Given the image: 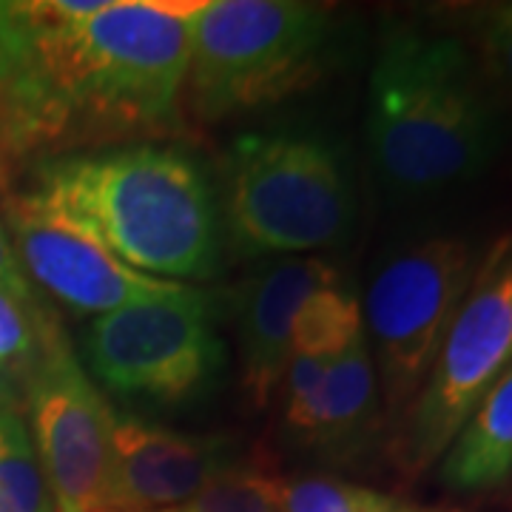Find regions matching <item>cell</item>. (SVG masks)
Instances as JSON below:
<instances>
[{
  "instance_id": "cell-2",
  "label": "cell",
  "mask_w": 512,
  "mask_h": 512,
  "mask_svg": "<svg viewBox=\"0 0 512 512\" xmlns=\"http://www.w3.org/2000/svg\"><path fill=\"white\" fill-rule=\"evenodd\" d=\"M504 123L476 55L453 35L393 26L367 89V151L396 200H427L478 180Z\"/></svg>"
},
{
  "instance_id": "cell-5",
  "label": "cell",
  "mask_w": 512,
  "mask_h": 512,
  "mask_svg": "<svg viewBox=\"0 0 512 512\" xmlns=\"http://www.w3.org/2000/svg\"><path fill=\"white\" fill-rule=\"evenodd\" d=\"M356 200L339 154L305 134H248L225 163V222L239 254L296 256L342 242Z\"/></svg>"
},
{
  "instance_id": "cell-22",
  "label": "cell",
  "mask_w": 512,
  "mask_h": 512,
  "mask_svg": "<svg viewBox=\"0 0 512 512\" xmlns=\"http://www.w3.org/2000/svg\"><path fill=\"white\" fill-rule=\"evenodd\" d=\"M97 512H120V510H97Z\"/></svg>"
},
{
  "instance_id": "cell-4",
  "label": "cell",
  "mask_w": 512,
  "mask_h": 512,
  "mask_svg": "<svg viewBox=\"0 0 512 512\" xmlns=\"http://www.w3.org/2000/svg\"><path fill=\"white\" fill-rule=\"evenodd\" d=\"M333 37L325 6L211 0L191 18L185 89L205 123L271 106L319 74Z\"/></svg>"
},
{
  "instance_id": "cell-7",
  "label": "cell",
  "mask_w": 512,
  "mask_h": 512,
  "mask_svg": "<svg viewBox=\"0 0 512 512\" xmlns=\"http://www.w3.org/2000/svg\"><path fill=\"white\" fill-rule=\"evenodd\" d=\"M512 365V234L481 256L436 365L404 413L396 456L407 473L436 464Z\"/></svg>"
},
{
  "instance_id": "cell-18",
  "label": "cell",
  "mask_w": 512,
  "mask_h": 512,
  "mask_svg": "<svg viewBox=\"0 0 512 512\" xmlns=\"http://www.w3.org/2000/svg\"><path fill=\"white\" fill-rule=\"evenodd\" d=\"M282 512H436L396 495L330 476H305L282 490Z\"/></svg>"
},
{
  "instance_id": "cell-3",
  "label": "cell",
  "mask_w": 512,
  "mask_h": 512,
  "mask_svg": "<svg viewBox=\"0 0 512 512\" xmlns=\"http://www.w3.org/2000/svg\"><path fill=\"white\" fill-rule=\"evenodd\" d=\"M26 194L140 274L183 282L217 271L214 194L183 148L131 143L66 154L37 165Z\"/></svg>"
},
{
  "instance_id": "cell-14",
  "label": "cell",
  "mask_w": 512,
  "mask_h": 512,
  "mask_svg": "<svg viewBox=\"0 0 512 512\" xmlns=\"http://www.w3.org/2000/svg\"><path fill=\"white\" fill-rule=\"evenodd\" d=\"M441 484L453 493H493L512 478V365L487 390L441 456Z\"/></svg>"
},
{
  "instance_id": "cell-21",
  "label": "cell",
  "mask_w": 512,
  "mask_h": 512,
  "mask_svg": "<svg viewBox=\"0 0 512 512\" xmlns=\"http://www.w3.org/2000/svg\"><path fill=\"white\" fill-rule=\"evenodd\" d=\"M0 291H6L9 296H15L18 302H29L32 299V288H29V279L23 274V268H20L18 254H15V248H12V239L9 234L3 231V225H0Z\"/></svg>"
},
{
  "instance_id": "cell-15",
  "label": "cell",
  "mask_w": 512,
  "mask_h": 512,
  "mask_svg": "<svg viewBox=\"0 0 512 512\" xmlns=\"http://www.w3.org/2000/svg\"><path fill=\"white\" fill-rule=\"evenodd\" d=\"M379 407H382L379 379L362 330L342 348L330 367L319 424L308 444H316L325 453L339 458L359 453L376 433Z\"/></svg>"
},
{
  "instance_id": "cell-6",
  "label": "cell",
  "mask_w": 512,
  "mask_h": 512,
  "mask_svg": "<svg viewBox=\"0 0 512 512\" xmlns=\"http://www.w3.org/2000/svg\"><path fill=\"white\" fill-rule=\"evenodd\" d=\"M476 245L453 234L387 248L367 282L362 325L387 419L416 402L478 271Z\"/></svg>"
},
{
  "instance_id": "cell-17",
  "label": "cell",
  "mask_w": 512,
  "mask_h": 512,
  "mask_svg": "<svg viewBox=\"0 0 512 512\" xmlns=\"http://www.w3.org/2000/svg\"><path fill=\"white\" fill-rule=\"evenodd\" d=\"M285 481L259 464H231L174 512H282Z\"/></svg>"
},
{
  "instance_id": "cell-16",
  "label": "cell",
  "mask_w": 512,
  "mask_h": 512,
  "mask_svg": "<svg viewBox=\"0 0 512 512\" xmlns=\"http://www.w3.org/2000/svg\"><path fill=\"white\" fill-rule=\"evenodd\" d=\"M0 512H55L26 424L0 407Z\"/></svg>"
},
{
  "instance_id": "cell-19",
  "label": "cell",
  "mask_w": 512,
  "mask_h": 512,
  "mask_svg": "<svg viewBox=\"0 0 512 512\" xmlns=\"http://www.w3.org/2000/svg\"><path fill=\"white\" fill-rule=\"evenodd\" d=\"M40 333L26 311V305L15 296L0 291V367H26L35 362L40 348Z\"/></svg>"
},
{
  "instance_id": "cell-11",
  "label": "cell",
  "mask_w": 512,
  "mask_h": 512,
  "mask_svg": "<svg viewBox=\"0 0 512 512\" xmlns=\"http://www.w3.org/2000/svg\"><path fill=\"white\" fill-rule=\"evenodd\" d=\"M225 436H188L111 410V476L106 510L163 512L191 501L234 464Z\"/></svg>"
},
{
  "instance_id": "cell-10",
  "label": "cell",
  "mask_w": 512,
  "mask_h": 512,
  "mask_svg": "<svg viewBox=\"0 0 512 512\" xmlns=\"http://www.w3.org/2000/svg\"><path fill=\"white\" fill-rule=\"evenodd\" d=\"M6 217L20 268L69 311L103 316L134 302L188 291L183 282L154 279L123 265L100 242L55 217L26 191L12 197Z\"/></svg>"
},
{
  "instance_id": "cell-23",
  "label": "cell",
  "mask_w": 512,
  "mask_h": 512,
  "mask_svg": "<svg viewBox=\"0 0 512 512\" xmlns=\"http://www.w3.org/2000/svg\"><path fill=\"white\" fill-rule=\"evenodd\" d=\"M163 512H174V510H163Z\"/></svg>"
},
{
  "instance_id": "cell-12",
  "label": "cell",
  "mask_w": 512,
  "mask_h": 512,
  "mask_svg": "<svg viewBox=\"0 0 512 512\" xmlns=\"http://www.w3.org/2000/svg\"><path fill=\"white\" fill-rule=\"evenodd\" d=\"M336 282V268L319 256H282L245 285L239 299V365L242 390L254 407H265L285 382L299 311L313 293Z\"/></svg>"
},
{
  "instance_id": "cell-8",
  "label": "cell",
  "mask_w": 512,
  "mask_h": 512,
  "mask_svg": "<svg viewBox=\"0 0 512 512\" xmlns=\"http://www.w3.org/2000/svg\"><path fill=\"white\" fill-rule=\"evenodd\" d=\"M83 359L114 396L177 404L197 396L220 362L205 293L188 291L97 316Z\"/></svg>"
},
{
  "instance_id": "cell-13",
  "label": "cell",
  "mask_w": 512,
  "mask_h": 512,
  "mask_svg": "<svg viewBox=\"0 0 512 512\" xmlns=\"http://www.w3.org/2000/svg\"><path fill=\"white\" fill-rule=\"evenodd\" d=\"M359 299L339 282L316 291L296 316L285 367V424L296 439L311 441L319 424L322 396L336 356L362 333Z\"/></svg>"
},
{
  "instance_id": "cell-20",
  "label": "cell",
  "mask_w": 512,
  "mask_h": 512,
  "mask_svg": "<svg viewBox=\"0 0 512 512\" xmlns=\"http://www.w3.org/2000/svg\"><path fill=\"white\" fill-rule=\"evenodd\" d=\"M487 49L495 66L512 83V3L493 9V15L487 18Z\"/></svg>"
},
{
  "instance_id": "cell-9",
  "label": "cell",
  "mask_w": 512,
  "mask_h": 512,
  "mask_svg": "<svg viewBox=\"0 0 512 512\" xmlns=\"http://www.w3.org/2000/svg\"><path fill=\"white\" fill-rule=\"evenodd\" d=\"M29 421L55 512L106 510L111 476V407L57 328H43L26 370Z\"/></svg>"
},
{
  "instance_id": "cell-1",
  "label": "cell",
  "mask_w": 512,
  "mask_h": 512,
  "mask_svg": "<svg viewBox=\"0 0 512 512\" xmlns=\"http://www.w3.org/2000/svg\"><path fill=\"white\" fill-rule=\"evenodd\" d=\"M197 6L0 0V151L106 148L168 131Z\"/></svg>"
}]
</instances>
